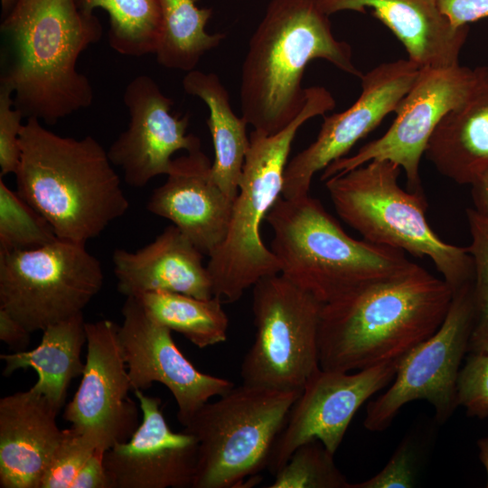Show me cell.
<instances>
[{
  "label": "cell",
  "mask_w": 488,
  "mask_h": 488,
  "mask_svg": "<svg viewBox=\"0 0 488 488\" xmlns=\"http://www.w3.org/2000/svg\"><path fill=\"white\" fill-rule=\"evenodd\" d=\"M14 89L0 79V169L1 176L14 174L20 160V133L24 117L14 107Z\"/></svg>",
  "instance_id": "34"
},
{
  "label": "cell",
  "mask_w": 488,
  "mask_h": 488,
  "mask_svg": "<svg viewBox=\"0 0 488 488\" xmlns=\"http://www.w3.org/2000/svg\"><path fill=\"white\" fill-rule=\"evenodd\" d=\"M465 216L471 234L467 247L474 269V291L479 320L488 319V212L467 208Z\"/></svg>",
  "instance_id": "33"
},
{
  "label": "cell",
  "mask_w": 488,
  "mask_h": 488,
  "mask_svg": "<svg viewBox=\"0 0 488 488\" xmlns=\"http://www.w3.org/2000/svg\"><path fill=\"white\" fill-rule=\"evenodd\" d=\"M324 59L356 77L351 46L337 40L317 0H271L249 42L239 86L241 117L254 129L276 134L306 101L305 70Z\"/></svg>",
  "instance_id": "4"
},
{
  "label": "cell",
  "mask_w": 488,
  "mask_h": 488,
  "mask_svg": "<svg viewBox=\"0 0 488 488\" xmlns=\"http://www.w3.org/2000/svg\"><path fill=\"white\" fill-rule=\"evenodd\" d=\"M488 73V67L471 69L459 64L421 68L395 111L396 117L379 138L343 156L323 170L321 180L346 173L372 160L391 161L404 170L407 190L423 192L419 166L427 142L440 120L465 102Z\"/></svg>",
  "instance_id": "12"
},
{
  "label": "cell",
  "mask_w": 488,
  "mask_h": 488,
  "mask_svg": "<svg viewBox=\"0 0 488 488\" xmlns=\"http://www.w3.org/2000/svg\"><path fill=\"white\" fill-rule=\"evenodd\" d=\"M476 444L479 449V459L486 471V487L488 488V435L478 439Z\"/></svg>",
  "instance_id": "41"
},
{
  "label": "cell",
  "mask_w": 488,
  "mask_h": 488,
  "mask_svg": "<svg viewBox=\"0 0 488 488\" xmlns=\"http://www.w3.org/2000/svg\"><path fill=\"white\" fill-rule=\"evenodd\" d=\"M415 480V449L411 440L405 439L380 473L361 483H351L350 488H409Z\"/></svg>",
  "instance_id": "35"
},
{
  "label": "cell",
  "mask_w": 488,
  "mask_h": 488,
  "mask_svg": "<svg viewBox=\"0 0 488 488\" xmlns=\"http://www.w3.org/2000/svg\"><path fill=\"white\" fill-rule=\"evenodd\" d=\"M19 144L16 192L59 239L86 244L127 211L108 151L91 136H62L28 117Z\"/></svg>",
  "instance_id": "3"
},
{
  "label": "cell",
  "mask_w": 488,
  "mask_h": 488,
  "mask_svg": "<svg viewBox=\"0 0 488 488\" xmlns=\"http://www.w3.org/2000/svg\"><path fill=\"white\" fill-rule=\"evenodd\" d=\"M97 451L71 427L63 429V436L54 451L39 488H71L79 472Z\"/></svg>",
  "instance_id": "31"
},
{
  "label": "cell",
  "mask_w": 488,
  "mask_h": 488,
  "mask_svg": "<svg viewBox=\"0 0 488 488\" xmlns=\"http://www.w3.org/2000/svg\"><path fill=\"white\" fill-rule=\"evenodd\" d=\"M452 297L443 278L412 262L324 304L320 368L350 372L401 358L439 329Z\"/></svg>",
  "instance_id": "1"
},
{
  "label": "cell",
  "mask_w": 488,
  "mask_h": 488,
  "mask_svg": "<svg viewBox=\"0 0 488 488\" xmlns=\"http://www.w3.org/2000/svg\"><path fill=\"white\" fill-rule=\"evenodd\" d=\"M118 327L108 319L86 323L82 378L63 411L64 420L101 452L127 441L140 424L138 408L128 397L132 388Z\"/></svg>",
  "instance_id": "13"
},
{
  "label": "cell",
  "mask_w": 488,
  "mask_h": 488,
  "mask_svg": "<svg viewBox=\"0 0 488 488\" xmlns=\"http://www.w3.org/2000/svg\"><path fill=\"white\" fill-rule=\"evenodd\" d=\"M59 238L49 221L0 179V251L26 250Z\"/></svg>",
  "instance_id": "29"
},
{
  "label": "cell",
  "mask_w": 488,
  "mask_h": 488,
  "mask_svg": "<svg viewBox=\"0 0 488 488\" xmlns=\"http://www.w3.org/2000/svg\"><path fill=\"white\" fill-rule=\"evenodd\" d=\"M162 14L161 38L155 52L164 68L191 71L202 57L224 39L222 33H209L211 10L199 8L193 0H158Z\"/></svg>",
  "instance_id": "26"
},
{
  "label": "cell",
  "mask_w": 488,
  "mask_h": 488,
  "mask_svg": "<svg viewBox=\"0 0 488 488\" xmlns=\"http://www.w3.org/2000/svg\"><path fill=\"white\" fill-rule=\"evenodd\" d=\"M147 314L171 331L183 335L198 348H206L226 341L229 317L222 307V299L156 291L136 296Z\"/></svg>",
  "instance_id": "27"
},
{
  "label": "cell",
  "mask_w": 488,
  "mask_h": 488,
  "mask_svg": "<svg viewBox=\"0 0 488 488\" xmlns=\"http://www.w3.org/2000/svg\"><path fill=\"white\" fill-rule=\"evenodd\" d=\"M468 352L488 355V319L479 320L469 342Z\"/></svg>",
  "instance_id": "40"
},
{
  "label": "cell",
  "mask_w": 488,
  "mask_h": 488,
  "mask_svg": "<svg viewBox=\"0 0 488 488\" xmlns=\"http://www.w3.org/2000/svg\"><path fill=\"white\" fill-rule=\"evenodd\" d=\"M118 338L133 391H144L153 383L164 385L177 406V419L185 427L213 397L235 385L224 378L203 373L175 344L172 331L155 321L139 299L127 296L122 306Z\"/></svg>",
  "instance_id": "16"
},
{
  "label": "cell",
  "mask_w": 488,
  "mask_h": 488,
  "mask_svg": "<svg viewBox=\"0 0 488 488\" xmlns=\"http://www.w3.org/2000/svg\"><path fill=\"white\" fill-rule=\"evenodd\" d=\"M317 4L327 15L370 9L403 44L408 59L420 68L459 64L469 26H454L436 0H317Z\"/></svg>",
  "instance_id": "22"
},
{
  "label": "cell",
  "mask_w": 488,
  "mask_h": 488,
  "mask_svg": "<svg viewBox=\"0 0 488 488\" xmlns=\"http://www.w3.org/2000/svg\"><path fill=\"white\" fill-rule=\"evenodd\" d=\"M1 32L12 51L1 78L12 86L14 107L24 117L54 125L91 106L93 89L77 62L101 38L94 14L80 10L76 0H16Z\"/></svg>",
  "instance_id": "2"
},
{
  "label": "cell",
  "mask_w": 488,
  "mask_h": 488,
  "mask_svg": "<svg viewBox=\"0 0 488 488\" xmlns=\"http://www.w3.org/2000/svg\"><path fill=\"white\" fill-rule=\"evenodd\" d=\"M424 155L459 184L471 185L488 171V73L465 102L440 120Z\"/></svg>",
  "instance_id": "23"
},
{
  "label": "cell",
  "mask_w": 488,
  "mask_h": 488,
  "mask_svg": "<svg viewBox=\"0 0 488 488\" xmlns=\"http://www.w3.org/2000/svg\"><path fill=\"white\" fill-rule=\"evenodd\" d=\"M16 0H1L3 17L13 8Z\"/></svg>",
  "instance_id": "42"
},
{
  "label": "cell",
  "mask_w": 488,
  "mask_h": 488,
  "mask_svg": "<svg viewBox=\"0 0 488 488\" xmlns=\"http://www.w3.org/2000/svg\"><path fill=\"white\" fill-rule=\"evenodd\" d=\"M401 167L372 160L324 181L339 217L364 240L427 258L453 293L474 283V269L467 248L445 242L429 226L423 192L399 184Z\"/></svg>",
  "instance_id": "7"
},
{
  "label": "cell",
  "mask_w": 488,
  "mask_h": 488,
  "mask_svg": "<svg viewBox=\"0 0 488 488\" xmlns=\"http://www.w3.org/2000/svg\"><path fill=\"white\" fill-rule=\"evenodd\" d=\"M112 262L117 290L126 296L156 291L202 299L214 296L203 254L174 224L140 249H116Z\"/></svg>",
  "instance_id": "20"
},
{
  "label": "cell",
  "mask_w": 488,
  "mask_h": 488,
  "mask_svg": "<svg viewBox=\"0 0 488 488\" xmlns=\"http://www.w3.org/2000/svg\"><path fill=\"white\" fill-rule=\"evenodd\" d=\"M478 321L471 283L453 293L439 329L399 358L390 387L367 404L365 428L387 429L403 406L420 399L432 405L439 424L446 423L458 407V374Z\"/></svg>",
  "instance_id": "11"
},
{
  "label": "cell",
  "mask_w": 488,
  "mask_h": 488,
  "mask_svg": "<svg viewBox=\"0 0 488 488\" xmlns=\"http://www.w3.org/2000/svg\"><path fill=\"white\" fill-rule=\"evenodd\" d=\"M211 164L202 149L174 158L165 182L146 203L207 256L225 239L234 203L212 179Z\"/></svg>",
  "instance_id": "19"
},
{
  "label": "cell",
  "mask_w": 488,
  "mask_h": 488,
  "mask_svg": "<svg viewBox=\"0 0 488 488\" xmlns=\"http://www.w3.org/2000/svg\"><path fill=\"white\" fill-rule=\"evenodd\" d=\"M123 100L130 116L128 127L110 145L108 155L130 187L143 188L155 176L166 175L175 152L201 149V140L187 133L188 116L171 113L174 101L151 77H135Z\"/></svg>",
  "instance_id": "17"
},
{
  "label": "cell",
  "mask_w": 488,
  "mask_h": 488,
  "mask_svg": "<svg viewBox=\"0 0 488 488\" xmlns=\"http://www.w3.org/2000/svg\"><path fill=\"white\" fill-rule=\"evenodd\" d=\"M105 452L95 451L76 476L71 488H110L103 462Z\"/></svg>",
  "instance_id": "37"
},
{
  "label": "cell",
  "mask_w": 488,
  "mask_h": 488,
  "mask_svg": "<svg viewBox=\"0 0 488 488\" xmlns=\"http://www.w3.org/2000/svg\"><path fill=\"white\" fill-rule=\"evenodd\" d=\"M183 88L185 93L201 99L209 108L206 123L214 149L211 176L224 193L235 200L249 146L248 123L234 113L229 92L217 74L198 70L188 71L183 79Z\"/></svg>",
  "instance_id": "25"
},
{
  "label": "cell",
  "mask_w": 488,
  "mask_h": 488,
  "mask_svg": "<svg viewBox=\"0 0 488 488\" xmlns=\"http://www.w3.org/2000/svg\"><path fill=\"white\" fill-rule=\"evenodd\" d=\"M471 197L474 208L488 212V171L471 184Z\"/></svg>",
  "instance_id": "39"
},
{
  "label": "cell",
  "mask_w": 488,
  "mask_h": 488,
  "mask_svg": "<svg viewBox=\"0 0 488 488\" xmlns=\"http://www.w3.org/2000/svg\"><path fill=\"white\" fill-rule=\"evenodd\" d=\"M103 281L101 263L84 243L58 239L0 251V308L30 333L83 313Z\"/></svg>",
  "instance_id": "10"
},
{
  "label": "cell",
  "mask_w": 488,
  "mask_h": 488,
  "mask_svg": "<svg viewBox=\"0 0 488 488\" xmlns=\"http://www.w3.org/2000/svg\"><path fill=\"white\" fill-rule=\"evenodd\" d=\"M55 409L31 389L0 399V487L39 488L63 436Z\"/></svg>",
  "instance_id": "21"
},
{
  "label": "cell",
  "mask_w": 488,
  "mask_h": 488,
  "mask_svg": "<svg viewBox=\"0 0 488 488\" xmlns=\"http://www.w3.org/2000/svg\"><path fill=\"white\" fill-rule=\"evenodd\" d=\"M300 393L242 383L205 403L184 427L198 441L192 488L256 483Z\"/></svg>",
  "instance_id": "8"
},
{
  "label": "cell",
  "mask_w": 488,
  "mask_h": 488,
  "mask_svg": "<svg viewBox=\"0 0 488 488\" xmlns=\"http://www.w3.org/2000/svg\"><path fill=\"white\" fill-rule=\"evenodd\" d=\"M42 332L41 343L35 348L0 355L5 362L3 375L34 370L38 380L31 389L60 412L71 380L81 376L85 367L81 360V350L87 343L83 313L51 324Z\"/></svg>",
  "instance_id": "24"
},
{
  "label": "cell",
  "mask_w": 488,
  "mask_h": 488,
  "mask_svg": "<svg viewBox=\"0 0 488 488\" xmlns=\"http://www.w3.org/2000/svg\"><path fill=\"white\" fill-rule=\"evenodd\" d=\"M458 406L468 417L484 419L488 417V355L469 352L457 379Z\"/></svg>",
  "instance_id": "32"
},
{
  "label": "cell",
  "mask_w": 488,
  "mask_h": 488,
  "mask_svg": "<svg viewBox=\"0 0 488 488\" xmlns=\"http://www.w3.org/2000/svg\"><path fill=\"white\" fill-rule=\"evenodd\" d=\"M25 326L5 310L0 308V340L14 352L25 351L30 343Z\"/></svg>",
  "instance_id": "38"
},
{
  "label": "cell",
  "mask_w": 488,
  "mask_h": 488,
  "mask_svg": "<svg viewBox=\"0 0 488 488\" xmlns=\"http://www.w3.org/2000/svg\"><path fill=\"white\" fill-rule=\"evenodd\" d=\"M334 107L329 90L309 87L305 106L283 129L271 135L256 129L250 133L226 237L209 256L207 268L214 296L226 302L238 301L260 279L280 273L276 256L261 239L260 224L282 195L284 172L297 131L307 120Z\"/></svg>",
  "instance_id": "5"
},
{
  "label": "cell",
  "mask_w": 488,
  "mask_h": 488,
  "mask_svg": "<svg viewBox=\"0 0 488 488\" xmlns=\"http://www.w3.org/2000/svg\"><path fill=\"white\" fill-rule=\"evenodd\" d=\"M399 360L355 373L318 369L290 409L270 455V473L279 471L300 445L312 439L334 455L357 410L394 380Z\"/></svg>",
  "instance_id": "15"
},
{
  "label": "cell",
  "mask_w": 488,
  "mask_h": 488,
  "mask_svg": "<svg viewBox=\"0 0 488 488\" xmlns=\"http://www.w3.org/2000/svg\"><path fill=\"white\" fill-rule=\"evenodd\" d=\"M268 488H350L332 454L318 439L300 445Z\"/></svg>",
  "instance_id": "30"
},
{
  "label": "cell",
  "mask_w": 488,
  "mask_h": 488,
  "mask_svg": "<svg viewBox=\"0 0 488 488\" xmlns=\"http://www.w3.org/2000/svg\"><path fill=\"white\" fill-rule=\"evenodd\" d=\"M323 305L280 273L256 283L252 301L256 333L241 363L242 383L302 391L320 369Z\"/></svg>",
  "instance_id": "9"
},
{
  "label": "cell",
  "mask_w": 488,
  "mask_h": 488,
  "mask_svg": "<svg viewBox=\"0 0 488 488\" xmlns=\"http://www.w3.org/2000/svg\"><path fill=\"white\" fill-rule=\"evenodd\" d=\"M265 220L280 274L323 304L412 263L399 249L352 238L310 194L279 196Z\"/></svg>",
  "instance_id": "6"
},
{
  "label": "cell",
  "mask_w": 488,
  "mask_h": 488,
  "mask_svg": "<svg viewBox=\"0 0 488 488\" xmlns=\"http://www.w3.org/2000/svg\"><path fill=\"white\" fill-rule=\"evenodd\" d=\"M441 12L455 27L488 17V0H436Z\"/></svg>",
  "instance_id": "36"
},
{
  "label": "cell",
  "mask_w": 488,
  "mask_h": 488,
  "mask_svg": "<svg viewBox=\"0 0 488 488\" xmlns=\"http://www.w3.org/2000/svg\"><path fill=\"white\" fill-rule=\"evenodd\" d=\"M420 69L408 59L383 62L362 73L361 92L355 102L342 112L324 117L316 139L287 163L282 196L294 199L309 194L317 172L346 156L359 140L398 109Z\"/></svg>",
  "instance_id": "14"
},
{
  "label": "cell",
  "mask_w": 488,
  "mask_h": 488,
  "mask_svg": "<svg viewBox=\"0 0 488 488\" xmlns=\"http://www.w3.org/2000/svg\"><path fill=\"white\" fill-rule=\"evenodd\" d=\"M141 422L125 442L103 455L110 488H192L198 459V441L183 429L173 431L158 397L134 391Z\"/></svg>",
  "instance_id": "18"
},
{
  "label": "cell",
  "mask_w": 488,
  "mask_h": 488,
  "mask_svg": "<svg viewBox=\"0 0 488 488\" xmlns=\"http://www.w3.org/2000/svg\"><path fill=\"white\" fill-rule=\"evenodd\" d=\"M80 10L102 8L109 16L108 43L120 54H155L162 33L158 0H76Z\"/></svg>",
  "instance_id": "28"
}]
</instances>
